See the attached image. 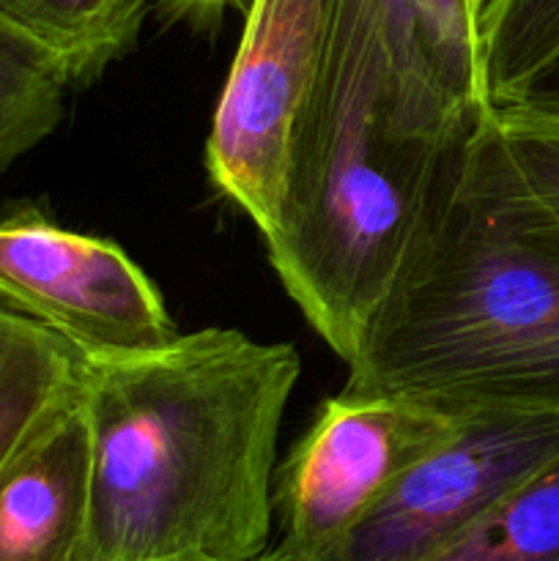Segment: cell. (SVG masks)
Returning <instances> with one entry per match:
<instances>
[{"instance_id": "16", "label": "cell", "mask_w": 559, "mask_h": 561, "mask_svg": "<svg viewBox=\"0 0 559 561\" xmlns=\"http://www.w3.org/2000/svg\"><path fill=\"white\" fill-rule=\"evenodd\" d=\"M497 107L543 115V118H559V49L548 55Z\"/></svg>"}, {"instance_id": "17", "label": "cell", "mask_w": 559, "mask_h": 561, "mask_svg": "<svg viewBox=\"0 0 559 561\" xmlns=\"http://www.w3.org/2000/svg\"><path fill=\"white\" fill-rule=\"evenodd\" d=\"M153 3L164 20L190 22L195 27H214L219 25L228 9H239L241 14H247L252 0H153Z\"/></svg>"}, {"instance_id": "12", "label": "cell", "mask_w": 559, "mask_h": 561, "mask_svg": "<svg viewBox=\"0 0 559 561\" xmlns=\"http://www.w3.org/2000/svg\"><path fill=\"white\" fill-rule=\"evenodd\" d=\"M82 356L31 323L0 356V471L80 394Z\"/></svg>"}, {"instance_id": "3", "label": "cell", "mask_w": 559, "mask_h": 561, "mask_svg": "<svg viewBox=\"0 0 559 561\" xmlns=\"http://www.w3.org/2000/svg\"><path fill=\"white\" fill-rule=\"evenodd\" d=\"M343 389L453 416L559 414V239L471 197L455 153Z\"/></svg>"}, {"instance_id": "1", "label": "cell", "mask_w": 559, "mask_h": 561, "mask_svg": "<svg viewBox=\"0 0 559 561\" xmlns=\"http://www.w3.org/2000/svg\"><path fill=\"white\" fill-rule=\"evenodd\" d=\"M290 343L197 329L82 359L91 510L82 561H255L272 548Z\"/></svg>"}, {"instance_id": "6", "label": "cell", "mask_w": 559, "mask_h": 561, "mask_svg": "<svg viewBox=\"0 0 559 561\" xmlns=\"http://www.w3.org/2000/svg\"><path fill=\"white\" fill-rule=\"evenodd\" d=\"M0 305L82 359L137 354L179 334L153 279L115 241L64 228L36 206L0 211Z\"/></svg>"}, {"instance_id": "11", "label": "cell", "mask_w": 559, "mask_h": 561, "mask_svg": "<svg viewBox=\"0 0 559 561\" xmlns=\"http://www.w3.org/2000/svg\"><path fill=\"white\" fill-rule=\"evenodd\" d=\"M153 0H0V27L53 60L69 85L91 82L137 42Z\"/></svg>"}, {"instance_id": "5", "label": "cell", "mask_w": 559, "mask_h": 561, "mask_svg": "<svg viewBox=\"0 0 559 561\" xmlns=\"http://www.w3.org/2000/svg\"><path fill=\"white\" fill-rule=\"evenodd\" d=\"M460 420L384 394L343 389L329 398L277 466L280 535L266 553L280 561H316L332 551L417 460L453 436Z\"/></svg>"}, {"instance_id": "19", "label": "cell", "mask_w": 559, "mask_h": 561, "mask_svg": "<svg viewBox=\"0 0 559 561\" xmlns=\"http://www.w3.org/2000/svg\"><path fill=\"white\" fill-rule=\"evenodd\" d=\"M255 561H280V559H274L272 553H263V557H261V559H255Z\"/></svg>"}, {"instance_id": "15", "label": "cell", "mask_w": 559, "mask_h": 561, "mask_svg": "<svg viewBox=\"0 0 559 561\" xmlns=\"http://www.w3.org/2000/svg\"><path fill=\"white\" fill-rule=\"evenodd\" d=\"M488 104H502L559 49V0H486L480 9Z\"/></svg>"}, {"instance_id": "9", "label": "cell", "mask_w": 559, "mask_h": 561, "mask_svg": "<svg viewBox=\"0 0 559 561\" xmlns=\"http://www.w3.org/2000/svg\"><path fill=\"white\" fill-rule=\"evenodd\" d=\"M91 438L80 394L0 471V561H82Z\"/></svg>"}, {"instance_id": "2", "label": "cell", "mask_w": 559, "mask_h": 561, "mask_svg": "<svg viewBox=\"0 0 559 561\" xmlns=\"http://www.w3.org/2000/svg\"><path fill=\"white\" fill-rule=\"evenodd\" d=\"M464 137L438 135L406 113L365 5L334 0L327 69L266 255L345 365L409 263Z\"/></svg>"}, {"instance_id": "8", "label": "cell", "mask_w": 559, "mask_h": 561, "mask_svg": "<svg viewBox=\"0 0 559 561\" xmlns=\"http://www.w3.org/2000/svg\"><path fill=\"white\" fill-rule=\"evenodd\" d=\"M417 124L458 137L491 110L475 0H360Z\"/></svg>"}, {"instance_id": "20", "label": "cell", "mask_w": 559, "mask_h": 561, "mask_svg": "<svg viewBox=\"0 0 559 561\" xmlns=\"http://www.w3.org/2000/svg\"><path fill=\"white\" fill-rule=\"evenodd\" d=\"M162 561H206V559H162Z\"/></svg>"}, {"instance_id": "4", "label": "cell", "mask_w": 559, "mask_h": 561, "mask_svg": "<svg viewBox=\"0 0 559 561\" xmlns=\"http://www.w3.org/2000/svg\"><path fill=\"white\" fill-rule=\"evenodd\" d=\"M334 0H252L206 140L214 190L263 244L280 233L290 164L332 33Z\"/></svg>"}, {"instance_id": "21", "label": "cell", "mask_w": 559, "mask_h": 561, "mask_svg": "<svg viewBox=\"0 0 559 561\" xmlns=\"http://www.w3.org/2000/svg\"><path fill=\"white\" fill-rule=\"evenodd\" d=\"M475 3H477V5H480V9H482V3H486V0H475Z\"/></svg>"}, {"instance_id": "14", "label": "cell", "mask_w": 559, "mask_h": 561, "mask_svg": "<svg viewBox=\"0 0 559 561\" xmlns=\"http://www.w3.org/2000/svg\"><path fill=\"white\" fill-rule=\"evenodd\" d=\"M69 88L53 60L0 27V170L58 129Z\"/></svg>"}, {"instance_id": "18", "label": "cell", "mask_w": 559, "mask_h": 561, "mask_svg": "<svg viewBox=\"0 0 559 561\" xmlns=\"http://www.w3.org/2000/svg\"><path fill=\"white\" fill-rule=\"evenodd\" d=\"M31 323L33 321H27V318L16 316L14 310H9V307L0 305V356L11 348V343H14V340L20 337V334L25 332Z\"/></svg>"}, {"instance_id": "7", "label": "cell", "mask_w": 559, "mask_h": 561, "mask_svg": "<svg viewBox=\"0 0 559 561\" xmlns=\"http://www.w3.org/2000/svg\"><path fill=\"white\" fill-rule=\"evenodd\" d=\"M559 458L554 411L466 414L387 496L316 561H417Z\"/></svg>"}, {"instance_id": "13", "label": "cell", "mask_w": 559, "mask_h": 561, "mask_svg": "<svg viewBox=\"0 0 559 561\" xmlns=\"http://www.w3.org/2000/svg\"><path fill=\"white\" fill-rule=\"evenodd\" d=\"M417 561H559V458Z\"/></svg>"}, {"instance_id": "10", "label": "cell", "mask_w": 559, "mask_h": 561, "mask_svg": "<svg viewBox=\"0 0 559 561\" xmlns=\"http://www.w3.org/2000/svg\"><path fill=\"white\" fill-rule=\"evenodd\" d=\"M458 184L486 206L559 239V118L486 110L460 142Z\"/></svg>"}]
</instances>
